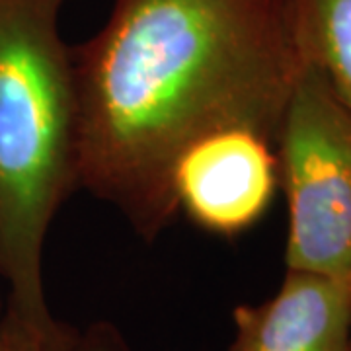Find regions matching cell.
I'll list each match as a JSON object with an SVG mask.
<instances>
[{"label":"cell","mask_w":351,"mask_h":351,"mask_svg":"<svg viewBox=\"0 0 351 351\" xmlns=\"http://www.w3.org/2000/svg\"><path fill=\"white\" fill-rule=\"evenodd\" d=\"M293 24L302 59L351 112V0H293Z\"/></svg>","instance_id":"6"},{"label":"cell","mask_w":351,"mask_h":351,"mask_svg":"<svg viewBox=\"0 0 351 351\" xmlns=\"http://www.w3.org/2000/svg\"><path fill=\"white\" fill-rule=\"evenodd\" d=\"M350 351H351V343H350Z\"/></svg>","instance_id":"9"},{"label":"cell","mask_w":351,"mask_h":351,"mask_svg":"<svg viewBox=\"0 0 351 351\" xmlns=\"http://www.w3.org/2000/svg\"><path fill=\"white\" fill-rule=\"evenodd\" d=\"M66 351H129L121 332L112 322H94L80 334H73Z\"/></svg>","instance_id":"8"},{"label":"cell","mask_w":351,"mask_h":351,"mask_svg":"<svg viewBox=\"0 0 351 351\" xmlns=\"http://www.w3.org/2000/svg\"><path fill=\"white\" fill-rule=\"evenodd\" d=\"M63 0H0V277L8 306L55 351L73 330L49 311L43 250L78 186V94Z\"/></svg>","instance_id":"2"},{"label":"cell","mask_w":351,"mask_h":351,"mask_svg":"<svg viewBox=\"0 0 351 351\" xmlns=\"http://www.w3.org/2000/svg\"><path fill=\"white\" fill-rule=\"evenodd\" d=\"M228 351H350L351 276L287 269L274 297L232 311Z\"/></svg>","instance_id":"5"},{"label":"cell","mask_w":351,"mask_h":351,"mask_svg":"<svg viewBox=\"0 0 351 351\" xmlns=\"http://www.w3.org/2000/svg\"><path fill=\"white\" fill-rule=\"evenodd\" d=\"M0 351H55L47 339L10 306L0 318Z\"/></svg>","instance_id":"7"},{"label":"cell","mask_w":351,"mask_h":351,"mask_svg":"<svg viewBox=\"0 0 351 351\" xmlns=\"http://www.w3.org/2000/svg\"><path fill=\"white\" fill-rule=\"evenodd\" d=\"M277 184L276 145L258 133L230 129L184 152L172 191L178 213L209 232L234 237L260 221Z\"/></svg>","instance_id":"4"},{"label":"cell","mask_w":351,"mask_h":351,"mask_svg":"<svg viewBox=\"0 0 351 351\" xmlns=\"http://www.w3.org/2000/svg\"><path fill=\"white\" fill-rule=\"evenodd\" d=\"M73 59L78 186L147 240L178 213L184 152L230 129L276 145L304 66L293 0H115Z\"/></svg>","instance_id":"1"},{"label":"cell","mask_w":351,"mask_h":351,"mask_svg":"<svg viewBox=\"0 0 351 351\" xmlns=\"http://www.w3.org/2000/svg\"><path fill=\"white\" fill-rule=\"evenodd\" d=\"M289 207L285 267L351 276V112L306 63L276 143Z\"/></svg>","instance_id":"3"}]
</instances>
